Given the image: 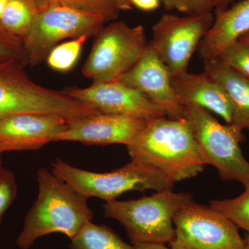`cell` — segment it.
I'll list each match as a JSON object with an SVG mask.
<instances>
[{
    "instance_id": "cell-1",
    "label": "cell",
    "mask_w": 249,
    "mask_h": 249,
    "mask_svg": "<svg viewBox=\"0 0 249 249\" xmlns=\"http://www.w3.org/2000/svg\"><path fill=\"white\" fill-rule=\"evenodd\" d=\"M36 179L37 199L26 214L22 231L16 239L20 249H30L36 240L49 234H63L71 240L92 221L88 199L52 170L40 168Z\"/></svg>"
},
{
    "instance_id": "cell-2",
    "label": "cell",
    "mask_w": 249,
    "mask_h": 249,
    "mask_svg": "<svg viewBox=\"0 0 249 249\" xmlns=\"http://www.w3.org/2000/svg\"><path fill=\"white\" fill-rule=\"evenodd\" d=\"M127 150L131 160L154 167L175 183L197 176L207 165L184 118L148 121Z\"/></svg>"
},
{
    "instance_id": "cell-3",
    "label": "cell",
    "mask_w": 249,
    "mask_h": 249,
    "mask_svg": "<svg viewBox=\"0 0 249 249\" xmlns=\"http://www.w3.org/2000/svg\"><path fill=\"white\" fill-rule=\"evenodd\" d=\"M193 201L189 193L164 190L137 199L108 201L103 210L105 217L124 227L132 245H165L175 237L174 217Z\"/></svg>"
},
{
    "instance_id": "cell-4",
    "label": "cell",
    "mask_w": 249,
    "mask_h": 249,
    "mask_svg": "<svg viewBox=\"0 0 249 249\" xmlns=\"http://www.w3.org/2000/svg\"><path fill=\"white\" fill-rule=\"evenodd\" d=\"M25 67L16 60L0 62V121L25 113L60 116L68 121L88 115L89 106L64 91L34 83Z\"/></svg>"
},
{
    "instance_id": "cell-5",
    "label": "cell",
    "mask_w": 249,
    "mask_h": 249,
    "mask_svg": "<svg viewBox=\"0 0 249 249\" xmlns=\"http://www.w3.org/2000/svg\"><path fill=\"white\" fill-rule=\"evenodd\" d=\"M52 171L87 199L99 198L116 200L126 192L147 190H173L175 183L154 167L132 160L119 169L96 173L77 168L57 158L52 163Z\"/></svg>"
},
{
    "instance_id": "cell-6",
    "label": "cell",
    "mask_w": 249,
    "mask_h": 249,
    "mask_svg": "<svg viewBox=\"0 0 249 249\" xmlns=\"http://www.w3.org/2000/svg\"><path fill=\"white\" fill-rule=\"evenodd\" d=\"M150 48L142 25L130 27L124 21L103 27L95 36L82 74L93 83L119 80Z\"/></svg>"
},
{
    "instance_id": "cell-7",
    "label": "cell",
    "mask_w": 249,
    "mask_h": 249,
    "mask_svg": "<svg viewBox=\"0 0 249 249\" xmlns=\"http://www.w3.org/2000/svg\"><path fill=\"white\" fill-rule=\"evenodd\" d=\"M183 118L191 127L206 164L214 167L223 180L249 183V162L241 150L242 132L231 124H221L210 111L184 107Z\"/></svg>"
},
{
    "instance_id": "cell-8",
    "label": "cell",
    "mask_w": 249,
    "mask_h": 249,
    "mask_svg": "<svg viewBox=\"0 0 249 249\" xmlns=\"http://www.w3.org/2000/svg\"><path fill=\"white\" fill-rule=\"evenodd\" d=\"M105 23L97 14L70 6L53 5L37 10L30 30L22 38L28 65H40L65 39L96 36Z\"/></svg>"
},
{
    "instance_id": "cell-9",
    "label": "cell",
    "mask_w": 249,
    "mask_h": 249,
    "mask_svg": "<svg viewBox=\"0 0 249 249\" xmlns=\"http://www.w3.org/2000/svg\"><path fill=\"white\" fill-rule=\"evenodd\" d=\"M214 20L212 12L178 16L163 14L152 27L150 47L175 78L188 72L193 54Z\"/></svg>"
},
{
    "instance_id": "cell-10",
    "label": "cell",
    "mask_w": 249,
    "mask_h": 249,
    "mask_svg": "<svg viewBox=\"0 0 249 249\" xmlns=\"http://www.w3.org/2000/svg\"><path fill=\"white\" fill-rule=\"evenodd\" d=\"M171 249H246L239 228L211 206L192 201L173 219Z\"/></svg>"
},
{
    "instance_id": "cell-11",
    "label": "cell",
    "mask_w": 249,
    "mask_h": 249,
    "mask_svg": "<svg viewBox=\"0 0 249 249\" xmlns=\"http://www.w3.org/2000/svg\"><path fill=\"white\" fill-rule=\"evenodd\" d=\"M71 97L100 113L117 114L150 121L164 117V111L140 91L116 80L93 83L88 88L64 90Z\"/></svg>"
},
{
    "instance_id": "cell-12",
    "label": "cell",
    "mask_w": 249,
    "mask_h": 249,
    "mask_svg": "<svg viewBox=\"0 0 249 249\" xmlns=\"http://www.w3.org/2000/svg\"><path fill=\"white\" fill-rule=\"evenodd\" d=\"M148 121L98 112L69 122L57 142H79L87 145H130Z\"/></svg>"
},
{
    "instance_id": "cell-13",
    "label": "cell",
    "mask_w": 249,
    "mask_h": 249,
    "mask_svg": "<svg viewBox=\"0 0 249 249\" xmlns=\"http://www.w3.org/2000/svg\"><path fill=\"white\" fill-rule=\"evenodd\" d=\"M69 121L48 114H16L0 121V155L4 152L36 150L55 142Z\"/></svg>"
},
{
    "instance_id": "cell-14",
    "label": "cell",
    "mask_w": 249,
    "mask_h": 249,
    "mask_svg": "<svg viewBox=\"0 0 249 249\" xmlns=\"http://www.w3.org/2000/svg\"><path fill=\"white\" fill-rule=\"evenodd\" d=\"M119 81L135 88L164 111L171 119L183 118L184 107L178 103L171 76L163 62L150 47Z\"/></svg>"
},
{
    "instance_id": "cell-15",
    "label": "cell",
    "mask_w": 249,
    "mask_h": 249,
    "mask_svg": "<svg viewBox=\"0 0 249 249\" xmlns=\"http://www.w3.org/2000/svg\"><path fill=\"white\" fill-rule=\"evenodd\" d=\"M171 79L174 91L181 106L203 108L221 116L228 124H231V103L222 87L206 72H186Z\"/></svg>"
},
{
    "instance_id": "cell-16",
    "label": "cell",
    "mask_w": 249,
    "mask_h": 249,
    "mask_svg": "<svg viewBox=\"0 0 249 249\" xmlns=\"http://www.w3.org/2000/svg\"><path fill=\"white\" fill-rule=\"evenodd\" d=\"M212 27L202 39L198 53L203 61L217 58L229 46L249 32V0L230 9H214Z\"/></svg>"
},
{
    "instance_id": "cell-17",
    "label": "cell",
    "mask_w": 249,
    "mask_h": 249,
    "mask_svg": "<svg viewBox=\"0 0 249 249\" xmlns=\"http://www.w3.org/2000/svg\"><path fill=\"white\" fill-rule=\"evenodd\" d=\"M204 62V71L222 87L231 103L230 124L239 132L249 129V78L228 66L219 58Z\"/></svg>"
},
{
    "instance_id": "cell-18",
    "label": "cell",
    "mask_w": 249,
    "mask_h": 249,
    "mask_svg": "<svg viewBox=\"0 0 249 249\" xmlns=\"http://www.w3.org/2000/svg\"><path fill=\"white\" fill-rule=\"evenodd\" d=\"M70 240L71 249H134V245L126 243L110 228L92 221Z\"/></svg>"
},
{
    "instance_id": "cell-19",
    "label": "cell",
    "mask_w": 249,
    "mask_h": 249,
    "mask_svg": "<svg viewBox=\"0 0 249 249\" xmlns=\"http://www.w3.org/2000/svg\"><path fill=\"white\" fill-rule=\"evenodd\" d=\"M37 11L31 0H9L0 19V26L22 40L30 30Z\"/></svg>"
},
{
    "instance_id": "cell-20",
    "label": "cell",
    "mask_w": 249,
    "mask_h": 249,
    "mask_svg": "<svg viewBox=\"0 0 249 249\" xmlns=\"http://www.w3.org/2000/svg\"><path fill=\"white\" fill-rule=\"evenodd\" d=\"M37 9H44L53 5L70 6L97 14L106 22L116 20L119 17V10L112 0H31Z\"/></svg>"
},
{
    "instance_id": "cell-21",
    "label": "cell",
    "mask_w": 249,
    "mask_h": 249,
    "mask_svg": "<svg viewBox=\"0 0 249 249\" xmlns=\"http://www.w3.org/2000/svg\"><path fill=\"white\" fill-rule=\"evenodd\" d=\"M240 196L233 199L210 201V206L229 218L239 229L249 234V183Z\"/></svg>"
},
{
    "instance_id": "cell-22",
    "label": "cell",
    "mask_w": 249,
    "mask_h": 249,
    "mask_svg": "<svg viewBox=\"0 0 249 249\" xmlns=\"http://www.w3.org/2000/svg\"><path fill=\"white\" fill-rule=\"evenodd\" d=\"M89 37L80 36L55 46L46 59L49 67L59 72L70 71L78 61L83 45Z\"/></svg>"
},
{
    "instance_id": "cell-23",
    "label": "cell",
    "mask_w": 249,
    "mask_h": 249,
    "mask_svg": "<svg viewBox=\"0 0 249 249\" xmlns=\"http://www.w3.org/2000/svg\"><path fill=\"white\" fill-rule=\"evenodd\" d=\"M218 58L249 78V44L237 40L223 51Z\"/></svg>"
},
{
    "instance_id": "cell-24",
    "label": "cell",
    "mask_w": 249,
    "mask_h": 249,
    "mask_svg": "<svg viewBox=\"0 0 249 249\" xmlns=\"http://www.w3.org/2000/svg\"><path fill=\"white\" fill-rule=\"evenodd\" d=\"M16 60L27 66L22 40L9 34L0 26V62Z\"/></svg>"
},
{
    "instance_id": "cell-25",
    "label": "cell",
    "mask_w": 249,
    "mask_h": 249,
    "mask_svg": "<svg viewBox=\"0 0 249 249\" xmlns=\"http://www.w3.org/2000/svg\"><path fill=\"white\" fill-rule=\"evenodd\" d=\"M17 195L16 175L11 170L4 168L0 172V225L5 213L16 200Z\"/></svg>"
},
{
    "instance_id": "cell-26",
    "label": "cell",
    "mask_w": 249,
    "mask_h": 249,
    "mask_svg": "<svg viewBox=\"0 0 249 249\" xmlns=\"http://www.w3.org/2000/svg\"><path fill=\"white\" fill-rule=\"evenodd\" d=\"M167 11L177 10L186 15L212 12L214 0H162Z\"/></svg>"
},
{
    "instance_id": "cell-27",
    "label": "cell",
    "mask_w": 249,
    "mask_h": 249,
    "mask_svg": "<svg viewBox=\"0 0 249 249\" xmlns=\"http://www.w3.org/2000/svg\"><path fill=\"white\" fill-rule=\"evenodd\" d=\"M131 4L143 11H152L158 9L160 0H130Z\"/></svg>"
},
{
    "instance_id": "cell-28",
    "label": "cell",
    "mask_w": 249,
    "mask_h": 249,
    "mask_svg": "<svg viewBox=\"0 0 249 249\" xmlns=\"http://www.w3.org/2000/svg\"><path fill=\"white\" fill-rule=\"evenodd\" d=\"M119 11H129L132 9L130 0H112Z\"/></svg>"
},
{
    "instance_id": "cell-29",
    "label": "cell",
    "mask_w": 249,
    "mask_h": 249,
    "mask_svg": "<svg viewBox=\"0 0 249 249\" xmlns=\"http://www.w3.org/2000/svg\"><path fill=\"white\" fill-rule=\"evenodd\" d=\"M134 249H171L162 244H141L134 246Z\"/></svg>"
},
{
    "instance_id": "cell-30",
    "label": "cell",
    "mask_w": 249,
    "mask_h": 249,
    "mask_svg": "<svg viewBox=\"0 0 249 249\" xmlns=\"http://www.w3.org/2000/svg\"><path fill=\"white\" fill-rule=\"evenodd\" d=\"M235 0H214V9H226Z\"/></svg>"
},
{
    "instance_id": "cell-31",
    "label": "cell",
    "mask_w": 249,
    "mask_h": 249,
    "mask_svg": "<svg viewBox=\"0 0 249 249\" xmlns=\"http://www.w3.org/2000/svg\"><path fill=\"white\" fill-rule=\"evenodd\" d=\"M9 0H0V19L2 16L3 13H4L5 8L8 4Z\"/></svg>"
},
{
    "instance_id": "cell-32",
    "label": "cell",
    "mask_w": 249,
    "mask_h": 249,
    "mask_svg": "<svg viewBox=\"0 0 249 249\" xmlns=\"http://www.w3.org/2000/svg\"><path fill=\"white\" fill-rule=\"evenodd\" d=\"M239 40L242 41V42H246V43L249 44V32L247 33L245 35L242 36V37L239 39Z\"/></svg>"
},
{
    "instance_id": "cell-33",
    "label": "cell",
    "mask_w": 249,
    "mask_h": 249,
    "mask_svg": "<svg viewBox=\"0 0 249 249\" xmlns=\"http://www.w3.org/2000/svg\"><path fill=\"white\" fill-rule=\"evenodd\" d=\"M245 242L246 249H249V234L247 233L245 236Z\"/></svg>"
},
{
    "instance_id": "cell-34",
    "label": "cell",
    "mask_w": 249,
    "mask_h": 249,
    "mask_svg": "<svg viewBox=\"0 0 249 249\" xmlns=\"http://www.w3.org/2000/svg\"><path fill=\"white\" fill-rule=\"evenodd\" d=\"M1 155H0V172L4 168V167L3 166L2 157H1Z\"/></svg>"
}]
</instances>
